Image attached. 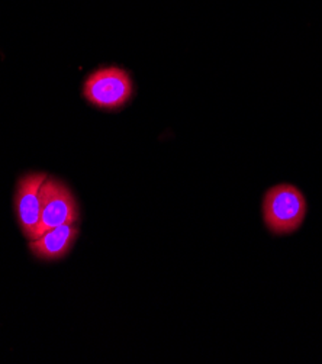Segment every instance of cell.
<instances>
[{"mask_svg": "<svg viewBox=\"0 0 322 364\" xmlns=\"http://www.w3.org/2000/svg\"><path fill=\"white\" fill-rule=\"evenodd\" d=\"M77 235L79 228L75 224H64L47 231L37 240H32L29 250L40 260H61L73 248Z\"/></svg>", "mask_w": 322, "mask_h": 364, "instance_id": "5", "label": "cell"}, {"mask_svg": "<svg viewBox=\"0 0 322 364\" xmlns=\"http://www.w3.org/2000/svg\"><path fill=\"white\" fill-rule=\"evenodd\" d=\"M79 206L73 193L61 180L47 177L41 189L40 224L33 234V240L60 225L76 224L79 223Z\"/></svg>", "mask_w": 322, "mask_h": 364, "instance_id": "3", "label": "cell"}, {"mask_svg": "<svg viewBox=\"0 0 322 364\" xmlns=\"http://www.w3.org/2000/svg\"><path fill=\"white\" fill-rule=\"evenodd\" d=\"M306 213V198L294 185H276L263 196V223L272 235L284 237L295 234L304 225Z\"/></svg>", "mask_w": 322, "mask_h": 364, "instance_id": "1", "label": "cell"}, {"mask_svg": "<svg viewBox=\"0 0 322 364\" xmlns=\"http://www.w3.org/2000/svg\"><path fill=\"white\" fill-rule=\"evenodd\" d=\"M44 173H28L18 180L15 193V212L22 234L33 240V234L40 224L41 189L47 180Z\"/></svg>", "mask_w": 322, "mask_h": 364, "instance_id": "4", "label": "cell"}, {"mask_svg": "<svg viewBox=\"0 0 322 364\" xmlns=\"http://www.w3.org/2000/svg\"><path fill=\"white\" fill-rule=\"evenodd\" d=\"M132 80L128 73L118 67H106L87 77L83 95L89 103L104 111H117L132 97Z\"/></svg>", "mask_w": 322, "mask_h": 364, "instance_id": "2", "label": "cell"}]
</instances>
